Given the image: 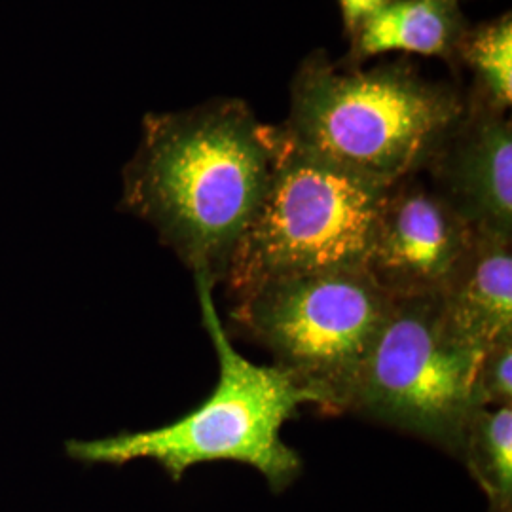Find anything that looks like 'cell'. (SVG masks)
<instances>
[{
	"mask_svg": "<svg viewBox=\"0 0 512 512\" xmlns=\"http://www.w3.org/2000/svg\"><path fill=\"white\" fill-rule=\"evenodd\" d=\"M277 148L279 126L258 122L236 97L148 112L122 173L120 207L217 285L266 194Z\"/></svg>",
	"mask_w": 512,
	"mask_h": 512,
	"instance_id": "cell-1",
	"label": "cell"
},
{
	"mask_svg": "<svg viewBox=\"0 0 512 512\" xmlns=\"http://www.w3.org/2000/svg\"><path fill=\"white\" fill-rule=\"evenodd\" d=\"M463 109L458 88L425 78L410 61L363 69L317 50L294 73L281 129L311 156L391 186L423 173Z\"/></svg>",
	"mask_w": 512,
	"mask_h": 512,
	"instance_id": "cell-2",
	"label": "cell"
},
{
	"mask_svg": "<svg viewBox=\"0 0 512 512\" xmlns=\"http://www.w3.org/2000/svg\"><path fill=\"white\" fill-rule=\"evenodd\" d=\"M207 330L217 357L219 382L198 408L164 427L120 433L107 439L69 440V458L90 465H126L152 459L175 482L200 463L238 461L251 465L274 492L287 490L302 471L298 452L281 439V427L317 395L279 366L256 365L243 357L220 321L215 281L194 275Z\"/></svg>",
	"mask_w": 512,
	"mask_h": 512,
	"instance_id": "cell-3",
	"label": "cell"
},
{
	"mask_svg": "<svg viewBox=\"0 0 512 512\" xmlns=\"http://www.w3.org/2000/svg\"><path fill=\"white\" fill-rule=\"evenodd\" d=\"M385 190L294 147L279 126L266 194L220 281L239 298L279 277L365 268Z\"/></svg>",
	"mask_w": 512,
	"mask_h": 512,
	"instance_id": "cell-4",
	"label": "cell"
},
{
	"mask_svg": "<svg viewBox=\"0 0 512 512\" xmlns=\"http://www.w3.org/2000/svg\"><path fill=\"white\" fill-rule=\"evenodd\" d=\"M391 306L365 268H342L264 281L239 296L234 315L319 408L346 412Z\"/></svg>",
	"mask_w": 512,
	"mask_h": 512,
	"instance_id": "cell-5",
	"label": "cell"
},
{
	"mask_svg": "<svg viewBox=\"0 0 512 512\" xmlns=\"http://www.w3.org/2000/svg\"><path fill=\"white\" fill-rule=\"evenodd\" d=\"M480 355L446 327L437 296L393 298L348 410L459 459L467 425L480 408L475 395Z\"/></svg>",
	"mask_w": 512,
	"mask_h": 512,
	"instance_id": "cell-6",
	"label": "cell"
},
{
	"mask_svg": "<svg viewBox=\"0 0 512 512\" xmlns=\"http://www.w3.org/2000/svg\"><path fill=\"white\" fill-rule=\"evenodd\" d=\"M473 238L475 230L410 175L385 190L365 270L391 298L437 296Z\"/></svg>",
	"mask_w": 512,
	"mask_h": 512,
	"instance_id": "cell-7",
	"label": "cell"
},
{
	"mask_svg": "<svg viewBox=\"0 0 512 512\" xmlns=\"http://www.w3.org/2000/svg\"><path fill=\"white\" fill-rule=\"evenodd\" d=\"M475 232L512 239V124L465 95V109L423 169Z\"/></svg>",
	"mask_w": 512,
	"mask_h": 512,
	"instance_id": "cell-8",
	"label": "cell"
},
{
	"mask_svg": "<svg viewBox=\"0 0 512 512\" xmlns=\"http://www.w3.org/2000/svg\"><path fill=\"white\" fill-rule=\"evenodd\" d=\"M437 302L446 327L471 348L512 338V239L475 232Z\"/></svg>",
	"mask_w": 512,
	"mask_h": 512,
	"instance_id": "cell-9",
	"label": "cell"
},
{
	"mask_svg": "<svg viewBox=\"0 0 512 512\" xmlns=\"http://www.w3.org/2000/svg\"><path fill=\"white\" fill-rule=\"evenodd\" d=\"M467 29L459 0H389L349 38V52L340 61L361 67L376 55L401 52L456 63Z\"/></svg>",
	"mask_w": 512,
	"mask_h": 512,
	"instance_id": "cell-10",
	"label": "cell"
},
{
	"mask_svg": "<svg viewBox=\"0 0 512 512\" xmlns=\"http://www.w3.org/2000/svg\"><path fill=\"white\" fill-rule=\"evenodd\" d=\"M459 461L486 495L490 512H512V404L476 410Z\"/></svg>",
	"mask_w": 512,
	"mask_h": 512,
	"instance_id": "cell-11",
	"label": "cell"
},
{
	"mask_svg": "<svg viewBox=\"0 0 512 512\" xmlns=\"http://www.w3.org/2000/svg\"><path fill=\"white\" fill-rule=\"evenodd\" d=\"M456 63L473 74L467 93L486 107L509 112L512 103V16L505 12L492 21L469 27L461 38Z\"/></svg>",
	"mask_w": 512,
	"mask_h": 512,
	"instance_id": "cell-12",
	"label": "cell"
},
{
	"mask_svg": "<svg viewBox=\"0 0 512 512\" xmlns=\"http://www.w3.org/2000/svg\"><path fill=\"white\" fill-rule=\"evenodd\" d=\"M475 395L480 408L512 404V338L482 351L476 366Z\"/></svg>",
	"mask_w": 512,
	"mask_h": 512,
	"instance_id": "cell-13",
	"label": "cell"
},
{
	"mask_svg": "<svg viewBox=\"0 0 512 512\" xmlns=\"http://www.w3.org/2000/svg\"><path fill=\"white\" fill-rule=\"evenodd\" d=\"M346 37L353 38L359 27L389 0H338Z\"/></svg>",
	"mask_w": 512,
	"mask_h": 512,
	"instance_id": "cell-14",
	"label": "cell"
}]
</instances>
